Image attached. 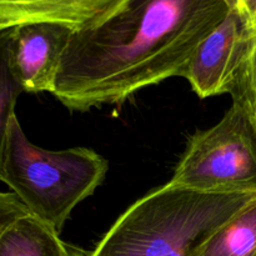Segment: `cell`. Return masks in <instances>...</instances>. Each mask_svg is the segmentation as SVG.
<instances>
[{
  "label": "cell",
  "mask_w": 256,
  "mask_h": 256,
  "mask_svg": "<svg viewBox=\"0 0 256 256\" xmlns=\"http://www.w3.org/2000/svg\"><path fill=\"white\" fill-rule=\"evenodd\" d=\"M252 35L235 12L199 45L182 76L200 98L230 94Z\"/></svg>",
  "instance_id": "5b68a950"
},
{
  "label": "cell",
  "mask_w": 256,
  "mask_h": 256,
  "mask_svg": "<svg viewBox=\"0 0 256 256\" xmlns=\"http://www.w3.org/2000/svg\"><path fill=\"white\" fill-rule=\"evenodd\" d=\"M69 256H86V252L82 250L75 249V248L70 246V255Z\"/></svg>",
  "instance_id": "5bb4252c"
},
{
  "label": "cell",
  "mask_w": 256,
  "mask_h": 256,
  "mask_svg": "<svg viewBox=\"0 0 256 256\" xmlns=\"http://www.w3.org/2000/svg\"><path fill=\"white\" fill-rule=\"evenodd\" d=\"M230 95L242 108L256 135V35L252 38Z\"/></svg>",
  "instance_id": "8fae6325"
},
{
  "label": "cell",
  "mask_w": 256,
  "mask_h": 256,
  "mask_svg": "<svg viewBox=\"0 0 256 256\" xmlns=\"http://www.w3.org/2000/svg\"><path fill=\"white\" fill-rule=\"evenodd\" d=\"M256 195L220 226L214 234L195 246L190 256H255Z\"/></svg>",
  "instance_id": "9c48e42d"
},
{
  "label": "cell",
  "mask_w": 256,
  "mask_h": 256,
  "mask_svg": "<svg viewBox=\"0 0 256 256\" xmlns=\"http://www.w3.org/2000/svg\"><path fill=\"white\" fill-rule=\"evenodd\" d=\"M106 159L89 148L46 150L25 135L16 114L8 128L0 182L28 212L62 232L72 210L104 182Z\"/></svg>",
  "instance_id": "3957f363"
},
{
  "label": "cell",
  "mask_w": 256,
  "mask_h": 256,
  "mask_svg": "<svg viewBox=\"0 0 256 256\" xmlns=\"http://www.w3.org/2000/svg\"><path fill=\"white\" fill-rule=\"evenodd\" d=\"M229 12L224 0H128L102 24L72 32L52 94L86 112L182 76Z\"/></svg>",
  "instance_id": "6da1fadb"
},
{
  "label": "cell",
  "mask_w": 256,
  "mask_h": 256,
  "mask_svg": "<svg viewBox=\"0 0 256 256\" xmlns=\"http://www.w3.org/2000/svg\"><path fill=\"white\" fill-rule=\"evenodd\" d=\"M5 29H9V26H8V25L5 24L2 19H0V32H2V30H5Z\"/></svg>",
  "instance_id": "9a60e30c"
},
{
  "label": "cell",
  "mask_w": 256,
  "mask_h": 256,
  "mask_svg": "<svg viewBox=\"0 0 256 256\" xmlns=\"http://www.w3.org/2000/svg\"><path fill=\"white\" fill-rule=\"evenodd\" d=\"M255 256H256V255H255Z\"/></svg>",
  "instance_id": "2e32d148"
},
{
  "label": "cell",
  "mask_w": 256,
  "mask_h": 256,
  "mask_svg": "<svg viewBox=\"0 0 256 256\" xmlns=\"http://www.w3.org/2000/svg\"><path fill=\"white\" fill-rule=\"evenodd\" d=\"M236 12L252 36L256 35V0H224Z\"/></svg>",
  "instance_id": "4fadbf2b"
},
{
  "label": "cell",
  "mask_w": 256,
  "mask_h": 256,
  "mask_svg": "<svg viewBox=\"0 0 256 256\" xmlns=\"http://www.w3.org/2000/svg\"><path fill=\"white\" fill-rule=\"evenodd\" d=\"M60 232L29 212L0 234V256H69Z\"/></svg>",
  "instance_id": "ba28073f"
},
{
  "label": "cell",
  "mask_w": 256,
  "mask_h": 256,
  "mask_svg": "<svg viewBox=\"0 0 256 256\" xmlns=\"http://www.w3.org/2000/svg\"><path fill=\"white\" fill-rule=\"evenodd\" d=\"M256 192H206L169 182L132 202L86 256H190Z\"/></svg>",
  "instance_id": "7a4b0ae2"
},
{
  "label": "cell",
  "mask_w": 256,
  "mask_h": 256,
  "mask_svg": "<svg viewBox=\"0 0 256 256\" xmlns=\"http://www.w3.org/2000/svg\"><path fill=\"white\" fill-rule=\"evenodd\" d=\"M128 0H0V19L9 28L58 24L72 32L92 29L116 14Z\"/></svg>",
  "instance_id": "52a82bcc"
},
{
  "label": "cell",
  "mask_w": 256,
  "mask_h": 256,
  "mask_svg": "<svg viewBox=\"0 0 256 256\" xmlns=\"http://www.w3.org/2000/svg\"><path fill=\"white\" fill-rule=\"evenodd\" d=\"M72 30L58 24L12 28L10 65L24 92H52L60 60Z\"/></svg>",
  "instance_id": "8992f818"
},
{
  "label": "cell",
  "mask_w": 256,
  "mask_h": 256,
  "mask_svg": "<svg viewBox=\"0 0 256 256\" xmlns=\"http://www.w3.org/2000/svg\"><path fill=\"white\" fill-rule=\"evenodd\" d=\"M10 36L12 28L0 32V165L9 122L15 115L18 98L24 92L10 65Z\"/></svg>",
  "instance_id": "30bf717a"
},
{
  "label": "cell",
  "mask_w": 256,
  "mask_h": 256,
  "mask_svg": "<svg viewBox=\"0 0 256 256\" xmlns=\"http://www.w3.org/2000/svg\"><path fill=\"white\" fill-rule=\"evenodd\" d=\"M25 214H28L26 208L14 192H0V234Z\"/></svg>",
  "instance_id": "7c38bea8"
},
{
  "label": "cell",
  "mask_w": 256,
  "mask_h": 256,
  "mask_svg": "<svg viewBox=\"0 0 256 256\" xmlns=\"http://www.w3.org/2000/svg\"><path fill=\"white\" fill-rule=\"evenodd\" d=\"M169 182L206 192H256V135L238 102L190 138Z\"/></svg>",
  "instance_id": "277c9868"
}]
</instances>
